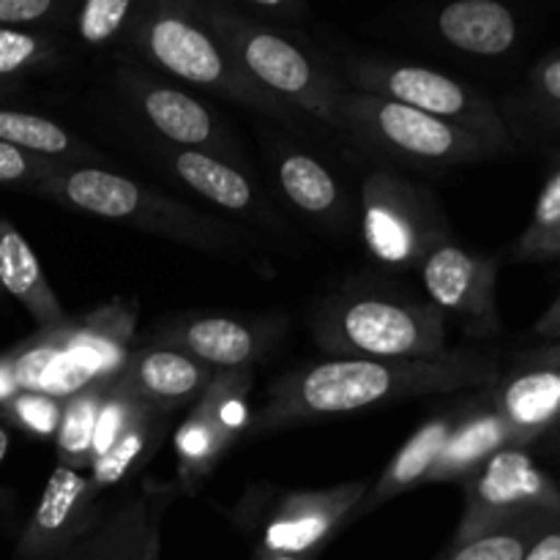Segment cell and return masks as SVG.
<instances>
[{
	"label": "cell",
	"mask_w": 560,
	"mask_h": 560,
	"mask_svg": "<svg viewBox=\"0 0 560 560\" xmlns=\"http://www.w3.org/2000/svg\"><path fill=\"white\" fill-rule=\"evenodd\" d=\"M459 413H463V405L424 421V424L402 443V448L394 454L392 463H388L386 468H383V474L375 479V485H370L364 501L355 506L350 523L361 520L364 514H372L375 509H381L383 503L402 495V492L413 490V487L419 485H427V476H430L432 465L441 457L448 435H452L454 427H457Z\"/></svg>",
	"instance_id": "obj_23"
},
{
	"label": "cell",
	"mask_w": 560,
	"mask_h": 560,
	"mask_svg": "<svg viewBox=\"0 0 560 560\" xmlns=\"http://www.w3.org/2000/svg\"><path fill=\"white\" fill-rule=\"evenodd\" d=\"M525 560H560V525L547 530V534L530 547Z\"/></svg>",
	"instance_id": "obj_40"
},
{
	"label": "cell",
	"mask_w": 560,
	"mask_h": 560,
	"mask_svg": "<svg viewBox=\"0 0 560 560\" xmlns=\"http://www.w3.org/2000/svg\"><path fill=\"white\" fill-rule=\"evenodd\" d=\"M490 399L514 446L528 448L560 430V370H514L490 386Z\"/></svg>",
	"instance_id": "obj_20"
},
{
	"label": "cell",
	"mask_w": 560,
	"mask_h": 560,
	"mask_svg": "<svg viewBox=\"0 0 560 560\" xmlns=\"http://www.w3.org/2000/svg\"><path fill=\"white\" fill-rule=\"evenodd\" d=\"M151 0H77L66 31L88 49L126 47Z\"/></svg>",
	"instance_id": "obj_28"
},
{
	"label": "cell",
	"mask_w": 560,
	"mask_h": 560,
	"mask_svg": "<svg viewBox=\"0 0 560 560\" xmlns=\"http://www.w3.org/2000/svg\"><path fill=\"white\" fill-rule=\"evenodd\" d=\"M77 0H0V27L66 31Z\"/></svg>",
	"instance_id": "obj_33"
},
{
	"label": "cell",
	"mask_w": 560,
	"mask_h": 560,
	"mask_svg": "<svg viewBox=\"0 0 560 560\" xmlns=\"http://www.w3.org/2000/svg\"><path fill=\"white\" fill-rule=\"evenodd\" d=\"M310 331L331 359L430 361L448 353L446 315L399 290L348 284L317 301Z\"/></svg>",
	"instance_id": "obj_4"
},
{
	"label": "cell",
	"mask_w": 560,
	"mask_h": 560,
	"mask_svg": "<svg viewBox=\"0 0 560 560\" xmlns=\"http://www.w3.org/2000/svg\"><path fill=\"white\" fill-rule=\"evenodd\" d=\"M249 16H271L273 22H301L310 14L306 0H224Z\"/></svg>",
	"instance_id": "obj_35"
},
{
	"label": "cell",
	"mask_w": 560,
	"mask_h": 560,
	"mask_svg": "<svg viewBox=\"0 0 560 560\" xmlns=\"http://www.w3.org/2000/svg\"><path fill=\"white\" fill-rule=\"evenodd\" d=\"M33 195L58 202L69 211L126 224L208 255L246 260L255 257L257 249L255 235L241 224L191 208L189 202L140 184L118 170L63 164L58 173L42 180Z\"/></svg>",
	"instance_id": "obj_2"
},
{
	"label": "cell",
	"mask_w": 560,
	"mask_h": 560,
	"mask_svg": "<svg viewBox=\"0 0 560 560\" xmlns=\"http://www.w3.org/2000/svg\"><path fill=\"white\" fill-rule=\"evenodd\" d=\"M191 3L202 22L230 49L235 63L262 91L293 107L295 113L310 115L328 135H337V104L345 91L337 69L295 42L290 33L244 14L224 0H191Z\"/></svg>",
	"instance_id": "obj_5"
},
{
	"label": "cell",
	"mask_w": 560,
	"mask_h": 560,
	"mask_svg": "<svg viewBox=\"0 0 560 560\" xmlns=\"http://www.w3.org/2000/svg\"><path fill=\"white\" fill-rule=\"evenodd\" d=\"M534 334L539 339H547V342H556V339H560V295L550 306H547L545 312H541V317L534 326Z\"/></svg>",
	"instance_id": "obj_39"
},
{
	"label": "cell",
	"mask_w": 560,
	"mask_h": 560,
	"mask_svg": "<svg viewBox=\"0 0 560 560\" xmlns=\"http://www.w3.org/2000/svg\"><path fill=\"white\" fill-rule=\"evenodd\" d=\"M266 560H317V556H273Z\"/></svg>",
	"instance_id": "obj_43"
},
{
	"label": "cell",
	"mask_w": 560,
	"mask_h": 560,
	"mask_svg": "<svg viewBox=\"0 0 560 560\" xmlns=\"http://www.w3.org/2000/svg\"><path fill=\"white\" fill-rule=\"evenodd\" d=\"M530 102L560 104V55H547L530 69Z\"/></svg>",
	"instance_id": "obj_36"
},
{
	"label": "cell",
	"mask_w": 560,
	"mask_h": 560,
	"mask_svg": "<svg viewBox=\"0 0 560 560\" xmlns=\"http://www.w3.org/2000/svg\"><path fill=\"white\" fill-rule=\"evenodd\" d=\"M5 419L33 438H55L63 413V399L42 392H16L5 405H0Z\"/></svg>",
	"instance_id": "obj_32"
},
{
	"label": "cell",
	"mask_w": 560,
	"mask_h": 560,
	"mask_svg": "<svg viewBox=\"0 0 560 560\" xmlns=\"http://www.w3.org/2000/svg\"><path fill=\"white\" fill-rule=\"evenodd\" d=\"M528 124L536 135L545 137L556 151H560V104H528Z\"/></svg>",
	"instance_id": "obj_37"
},
{
	"label": "cell",
	"mask_w": 560,
	"mask_h": 560,
	"mask_svg": "<svg viewBox=\"0 0 560 560\" xmlns=\"http://www.w3.org/2000/svg\"><path fill=\"white\" fill-rule=\"evenodd\" d=\"M514 370H560V339L520 353L514 359Z\"/></svg>",
	"instance_id": "obj_38"
},
{
	"label": "cell",
	"mask_w": 560,
	"mask_h": 560,
	"mask_svg": "<svg viewBox=\"0 0 560 560\" xmlns=\"http://www.w3.org/2000/svg\"><path fill=\"white\" fill-rule=\"evenodd\" d=\"M337 74L350 91L392 98L468 131L492 156L514 148V131L501 107L487 93L457 77L381 55H348Z\"/></svg>",
	"instance_id": "obj_6"
},
{
	"label": "cell",
	"mask_w": 560,
	"mask_h": 560,
	"mask_svg": "<svg viewBox=\"0 0 560 560\" xmlns=\"http://www.w3.org/2000/svg\"><path fill=\"white\" fill-rule=\"evenodd\" d=\"M282 331V317L241 320V317L208 315L162 326L153 342L178 350L213 372H252V366L277 350Z\"/></svg>",
	"instance_id": "obj_16"
},
{
	"label": "cell",
	"mask_w": 560,
	"mask_h": 560,
	"mask_svg": "<svg viewBox=\"0 0 560 560\" xmlns=\"http://www.w3.org/2000/svg\"><path fill=\"white\" fill-rule=\"evenodd\" d=\"M63 164L49 162V159L33 156V153L20 151L14 145L0 142V184L9 186H25V189H36L42 180L55 175Z\"/></svg>",
	"instance_id": "obj_34"
},
{
	"label": "cell",
	"mask_w": 560,
	"mask_h": 560,
	"mask_svg": "<svg viewBox=\"0 0 560 560\" xmlns=\"http://www.w3.org/2000/svg\"><path fill=\"white\" fill-rule=\"evenodd\" d=\"M556 525H560L556 514H539V517L501 525V528H492L468 541L448 545V550L438 560H525L530 547Z\"/></svg>",
	"instance_id": "obj_30"
},
{
	"label": "cell",
	"mask_w": 560,
	"mask_h": 560,
	"mask_svg": "<svg viewBox=\"0 0 560 560\" xmlns=\"http://www.w3.org/2000/svg\"><path fill=\"white\" fill-rule=\"evenodd\" d=\"M359 224L372 260L388 271H419L421 260L452 235L432 191L388 167L364 178Z\"/></svg>",
	"instance_id": "obj_8"
},
{
	"label": "cell",
	"mask_w": 560,
	"mask_h": 560,
	"mask_svg": "<svg viewBox=\"0 0 560 560\" xmlns=\"http://www.w3.org/2000/svg\"><path fill=\"white\" fill-rule=\"evenodd\" d=\"M498 377L501 370L495 359L474 350H448L430 361H317L277 377L268 386L266 402L252 416L246 435H271L284 427L359 413L399 399L481 392L495 386Z\"/></svg>",
	"instance_id": "obj_1"
},
{
	"label": "cell",
	"mask_w": 560,
	"mask_h": 560,
	"mask_svg": "<svg viewBox=\"0 0 560 560\" xmlns=\"http://www.w3.org/2000/svg\"><path fill=\"white\" fill-rule=\"evenodd\" d=\"M560 257V162L550 170L528 228L514 244V260L520 262H547Z\"/></svg>",
	"instance_id": "obj_31"
},
{
	"label": "cell",
	"mask_w": 560,
	"mask_h": 560,
	"mask_svg": "<svg viewBox=\"0 0 560 560\" xmlns=\"http://www.w3.org/2000/svg\"><path fill=\"white\" fill-rule=\"evenodd\" d=\"M5 454H9V432H5L3 424H0V465H3Z\"/></svg>",
	"instance_id": "obj_42"
},
{
	"label": "cell",
	"mask_w": 560,
	"mask_h": 560,
	"mask_svg": "<svg viewBox=\"0 0 560 560\" xmlns=\"http://www.w3.org/2000/svg\"><path fill=\"white\" fill-rule=\"evenodd\" d=\"M170 424H173L170 410L156 408L151 402L142 405L140 413L126 424V430L115 438L113 446L102 457L93 459V465L88 468L91 485L102 495H107V490H113L120 481L129 479L131 474H137L156 454L164 438L170 435Z\"/></svg>",
	"instance_id": "obj_26"
},
{
	"label": "cell",
	"mask_w": 560,
	"mask_h": 560,
	"mask_svg": "<svg viewBox=\"0 0 560 560\" xmlns=\"http://www.w3.org/2000/svg\"><path fill=\"white\" fill-rule=\"evenodd\" d=\"M115 85L156 140L222 156L246 170V153L230 126L208 104L140 63L118 66Z\"/></svg>",
	"instance_id": "obj_10"
},
{
	"label": "cell",
	"mask_w": 560,
	"mask_h": 560,
	"mask_svg": "<svg viewBox=\"0 0 560 560\" xmlns=\"http://www.w3.org/2000/svg\"><path fill=\"white\" fill-rule=\"evenodd\" d=\"M16 392H22V388L14 375V361H11V353H5L0 355V405L9 402Z\"/></svg>",
	"instance_id": "obj_41"
},
{
	"label": "cell",
	"mask_w": 560,
	"mask_h": 560,
	"mask_svg": "<svg viewBox=\"0 0 560 560\" xmlns=\"http://www.w3.org/2000/svg\"><path fill=\"white\" fill-rule=\"evenodd\" d=\"M135 58L167 80H180L186 85L217 93L219 98L238 107L260 113L284 129L301 131L306 137L328 135L310 115L295 113L293 107L262 91L219 42L217 33L202 22L191 0H151L137 20L129 42Z\"/></svg>",
	"instance_id": "obj_3"
},
{
	"label": "cell",
	"mask_w": 560,
	"mask_h": 560,
	"mask_svg": "<svg viewBox=\"0 0 560 560\" xmlns=\"http://www.w3.org/2000/svg\"><path fill=\"white\" fill-rule=\"evenodd\" d=\"M266 156L279 197L295 213L328 233L353 230V224L359 222V200L320 159L279 135L266 137Z\"/></svg>",
	"instance_id": "obj_17"
},
{
	"label": "cell",
	"mask_w": 560,
	"mask_h": 560,
	"mask_svg": "<svg viewBox=\"0 0 560 560\" xmlns=\"http://www.w3.org/2000/svg\"><path fill=\"white\" fill-rule=\"evenodd\" d=\"M366 490L370 485L359 479L328 487V490L279 495L257 539L255 560L273 556H320L334 534L350 523Z\"/></svg>",
	"instance_id": "obj_13"
},
{
	"label": "cell",
	"mask_w": 560,
	"mask_h": 560,
	"mask_svg": "<svg viewBox=\"0 0 560 560\" xmlns=\"http://www.w3.org/2000/svg\"><path fill=\"white\" fill-rule=\"evenodd\" d=\"M115 377V375H113ZM93 381L85 388L74 392L63 399V413H60L58 432H55V448H58V465L74 470L91 468L93 432H96L98 408L104 402L109 381Z\"/></svg>",
	"instance_id": "obj_29"
},
{
	"label": "cell",
	"mask_w": 560,
	"mask_h": 560,
	"mask_svg": "<svg viewBox=\"0 0 560 560\" xmlns=\"http://www.w3.org/2000/svg\"><path fill=\"white\" fill-rule=\"evenodd\" d=\"M506 446H514L512 432L492 408L490 388H481L474 399L463 405L457 427L448 435L438 463L432 465L427 485H446V481L463 485L492 454Z\"/></svg>",
	"instance_id": "obj_22"
},
{
	"label": "cell",
	"mask_w": 560,
	"mask_h": 560,
	"mask_svg": "<svg viewBox=\"0 0 560 560\" xmlns=\"http://www.w3.org/2000/svg\"><path fill=\"white\" fill-rule=\"evenodd\" d=\"M0 142L71 167H104V153L47 115L0 107Z\"/></svg>",
	"instance_id": "obj_25"
},
{
	"label": "cell",
	"mask_w": 560,
	"mask_h": 560,
	"mask_svg": "<svg viewBox=\"0 0 560 560\" xmlns=\"http://www.w3.org/2000/svg\"><path fill=\"white\" fill-rule=\"evenodd\" d=\"M0 290L36 320L38 331H52L69 323L42 260L9 219H0Z\"/></svg>",
	"instance_id": "obj_24"
},
{
	"label": "cell",
	"mask_w": 560,
	"mask_h": 560,
	"mask_svg": "<svg viewBox=\"0 0 560 560\" xmlns=\"http://www.w3.org/2000/svg\"><path fill=\"white\" fill-rule=\"evenodd\" d=\"M0 295H3V290H0Z\"/></svg>",
	"instance_id": "obj_44"
},
{
	"label": "cell",
	"mask_w": 560,
	"mask_h": 560,
	"mask_svg": "<svg viewBox=\"0 0 560 560\" xmlns=\"http://www.w3.org/2000/svg\"><path fill=\"white\" fill-rule=\"evenodd\" d=\"M463 487L465 509L452 545L539 514L560 517V485L536 465L525 446L495 452Z\"/></svg>",
	"instance_id": "obj_9"
},
{
	"label": "cell",
	"mask_w": 560,
	"mask_h": 560,
	"mask_svg": "<svg viewBox=\"0 0 560 560\" xmlns=\"http://www.w3.org/2000/svg\"><path fill=\"white\" fill-rule=\"evenodd\" d=\"M213 375L217 372L208 370L200 361L156 342L131 350L124 370L118 372L120 381L137 397L156 405V408L170 410V413L191 408L202 397V392L211 386Z\"/></svg>",
	"instance_id": "obj_18"
},
{
	"label": "cell",
	"mask_w": 560,
	"mask_h": 560,
	"mask_svg": "<svg viewBox=\"0 0 560 560\" xmlns=\"http://www.w3.org/2000/svg\"><path fill=\"white\" fill-rule=\"evenodd\" d=\"M249 372H217L211 386L178 424L173 448L186 492L197 490L233 443L249 430Z\"/></svg>",
	"instance_id": "obj_11"
},
{
	"label": "cell",
	"mask_w": 560,
	"mask_h": 560,
	"mask_svg": "<svg viewBox=\"0 0 560 560\" xmlns=\"http://www.w3.org/2000/svg\"><path fill=\"white\" fill-rule=\"evenodd\" d=\"M337 135L372 156L421 170L459 167L492 156L474 135L446 120L350 88L337 104Z\"/></svg>",
	"instance_id": "obj_7"
},
{
	"label": "cell",
	"mask_w": 560,
	"mask_h": 560,
	"mask_svg": "<svg viewBox=\"0 0 560 560\" xmlns=\"http://www.w3.org/2000/svg\"><path fill=\"white\" fill-rule=\"evenodd\" d=\"M151 156L186 191H195L197 197L208 200L228 217L244 219L257 228L271 230V233L284 230V219L279 217L277 202L238 164L206 151L167 145L162 140L153 142Z\"/></svg>",
	"instance_id": "obj_14"
},
{
	"label": "cell",
	"mask_w": 560,
	"mask_h": 560,
	"mask_svg": "<svg viewBox=\"0 0 560 560\" xmlns=\"http://www.w3.org/2000/svg\"><path fill=\"white\" fill-rule=\"evenodd\" d=\"M69 60V47L55 31L0 27V96L14 93L33 77L58 71Z\"/></svg>",
	"instance_id": "obj_27"
},
{
	"label": "cell",
	"mask_w": 560,
	"mask_h": 560,
	"mask_svg": "<svg viewBox=\"0 0 560 560\" xmlns=\"http://www.w3.org/2000/svg\"><path fill=\"white\" fill-rule=\"evenodd\" d=\"M164 503L153 492L129 498L60 560H159Z\"/></svg>",
	"instance_id": "obj_19"
},
{
	"label": "cell",
	"mask_w": 560,
	"mask_h": 560,
	"mask_svg": "<svg viewBox=\"0 0 560 560\" xmlns=\"http://www.w3.org/2000/svg\"><path fill=\"white\" fill-rule=\"evenodd\" d=\"M430 304L448 317H457L476 339L501 334L498 312V271L501 262L492 255L468 252L448 235L419 266Z\"/></svg>",
	"instance_id": "obj_12"
},
{
	"label": "cell",
	"mask_w": 560,
	"mask_h": 560,
	"mask_svg": "<svg viewBox=\"0 0 560 560\" xmlns=\"http://www.w3.org/2000/svg\"><path fill=\"white\" fill-rule=\"evenodd\" d=\"M446 47L474 58H501L517 47V14L503 0H446L432 16Z\"/></svg>",
	"instance_id": "obj_21"
},
{
	"label": "cell",
	"mask_w": 560,
	"mask_h": 560,
	"mask_svg": "<svg viewBox=\"0 0 560 560\" xmlns=\"http://www.w3.org/2000/svg\"><path fill=\"white\" fill-rule=\"evenodd\" d=\"M107 517L88 470L58 465L16 541V560H60Z\"/></svg>",
	"instance_id": "obj_15"
}]
</instances>
